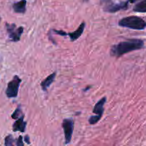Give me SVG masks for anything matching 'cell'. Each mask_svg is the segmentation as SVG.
<instances>
[{
	"instance_id": "ac0fdd59",
	"label": "cell",
	"mask_w": 146,
	"mask_h": 146,
	"mask_svg": "<svg viewBox=\"0 0 146 146\" xmlns=\"http://www.w3.org/2000/svg\"><path fill=\"white\" fill-rule=\"evenodd\" d=\"M24 141H25V142L27 143V144H29H29H30L29 136L28 135H26L25 137H24Z\"/></svg>"
},
{
	"instance_id": "5bb4252c",
	"label": "cell",
	"mask_w": 146,
	"mask_h": 146,
	"mask_svg": "<svg viewBox=\"0 0 146 146\" xmlns=\"http://www.w3.org/2000/svg\"><path fill=\"white\" fill-rule=\"evenodd\" d=\"M23 113H22V111H21V108L19 106L18 108L14 111V112L12 113V115H11V118H12L13 119H18V118H19V117H21Z\"/></svg>"
},
{
	"instance_id": "4fadbf2b",
	"label": "cell",
	"mask_w": 146,
	"mask_h": 146,
	"mask_svg": "<svg viewBox=\"0 0 146 146\" xmlns=\"http://www.w3.org/2000/svg\"><path fill=\"white\" fill-rule=\"evenodd\" d=\"M101 119V117L98 116L97 115H92L90 117L88 120V122L90 125H94V124L97 123L100 121V120Z\"/></svg>"
},
{
	"instance_id": "6da1fadb",
	"label": "cell",
	"mask_w": 146,
	"mask_h": 146,
	"mask_svg": "<svg viewBox=\"0 0 146 146\" xmlns=\"http://www.w3.org/2000/svg\"><path fill=\"white\" fill-rule=\"evenodd\" d=\"M144 47V41L138 38H130L120 41L115 45L112 46L110 54L111 56L119 57L133 51L140 50Z\"/></svg>"
},
{
	"instance_id": "ffe728a7",
	"label": "cell",
	"mask_w": 146,
	"mask_h": 146,
	"mask_svg": "<svg viewBox=\"0 0 146 146\" xmlns=\"http://www.w3.org/2000/svg\"><path fill=\"white\" fill-rule=\"evenodd\" d=\"M83 1H84V2H88L89 0H83Z\"/></svg>"
},
{
	"instance_id": "9c48e42d",
	"label": "cell",
	"mask_w": 146,
	"mask_h": 146,
	"mask_svg": "<svg viewBox=\"0 0 146 146\" xmlns=\"http://www.w3.org/2000/svg\"><path fill=\"white\" fill-rule=\"evenodd\" d=\"M106 101H107V98L106 97H103L102 98L100 101H98V102L95 104V106H94L93 108L92 112L94 113H95L96 115H97L98 116L101 117L102 116L103 113H104V106L105 104Z\"/></svg>"
},
{
	"instance_id": "2e32d148",
	"label": "cell",
	"mask_w": 146,
	"mask_h": 146,
	"mask_svg": "<svg viewBox=\"0 0 146 146\" xmlns=\"http://www.w3.org/2000/svg\"><path fill=\"white\" fill-rule=\"evenodd\" d=\"M52 31H54V33L55 34H57V35L62 36H67V33L65 32V31H62V30L52 29Z\"/></svg>"
},
{
	"instance_id": "d6986e66",
	"label": "cell",
	"mask_w": 146,
	"mask_h": 146,
	"mask_svg": "<svg viewBox=\"0 0 146 146\" xmlns=\"http://www.w3.org/2000/svg\"><path fill=\"white\" fill-rule=\"evenodd\" d=\"M139 1V0H128L129 2H130V3H132V4H133V3L136 2V1Z\"/></svg>"
},
{
	"instance_id": "7a4b0ae2",
	"label": "cell",
	"mask_w": 146,
	"mask_h": 146,
	"mask_svg": "<svg viewBox=\"0 0 146 146\" xmlns=\"http://www.w3.org/2000/svg\"><path fill=\"white\" fill-rule=\"evenodd\" d=\"M118 25L133 30H144L146 28V21L137 16H130L121 19Z\"/></svg>"
},
{
	"instance_id": "ba28073f",
	"label": "cell",
	"mask_w": 146,
	"mask_h": 146,
	"mask_svg": "<svg viewBox=\"0 0 146 146\" xmlns=\"http://www.w3.org/2000/svg\"><path fill=\"white\" fill-rule=\"evenodd\" d=\"M85 22H82L81 24H80V25L79 26L78 28H77L75 31H73V32L72 33H67V35L70 36V41H75L76 40H77L80 36H81L82 34H83L84 28H85Z\"/></svg>"
},
{
	"instance_id": "9a60e30c",
	"label": "cell",
	"mask_w": 146,
	"mask_h": 146,
	"mask_svg": "<svg viewBox=\"0 0 146 146\" xmlns=\"http://www.w3.org/2000/svg\"><path fill=\"white\" fill-rule=\"evenodd\" d=\"M14 139L11 135H7L5 138V141H4V145L6 146H12L14 145Z\"/></svg>"
},
{
	"instance_id": "52a82bcc",
	"label": "cell",
	"mask_w": 146,
	"mask_h": 146,
	"mask_svg": "<svg viewBox=\"0 0 146 146\" xmlns=\"http://www.w3.org/2000/svg\"><path fill=\"white\" fill-rule=\"evenodd\" d=\"M24 115H22L12 125L14 132H17V131H19V132L21 133L25 132L26 127H27V122L24 121Z\"/></svg>"
},
{
	"instance_id": "8fae6325",
	"label": "cell",
	"mask_w": 146,
	"mask_h": 146,
	"mask_svg": "<svg viewBox=\"0 0 146 146\" xmlns=\"http://www.w3.org/2000/svg\"><path fill=\"white\" fill-rule=\"evenodd\" d=\"M26 6H27V0H21V1L14 3L12 7L14 12L17 14H24L27 9Z\"/></svg>"
},
{
	"instance_id": "e0dca14e",
	"label": "cell",
	"mask_w": 146,
	"mask_h": 146,
	"mask_svg": "<svg viewBox=\"0 0 146 146\" xmlns=\"http://www.w3.org/2000/svg\"><path fill=\"white\" fill-rule=\"evenodd\" d=\"M16 145L17 146H24V142H23V138L21 135H20L18 138L17 141H16Z\"/></svg>"
},
{
	"instance_id": "5b68a950",
	"label": "cell",
	"mask_w": 146,
	"mask_h": 146,
	"mask_svg": "<svg viewBox=\"0 0 146 146\" xmlns=\"http://www.w3.org/2000/svg\"><path fill=\"white\" fill-rule=\"evenodd\" d=\"M6 29L9 34V37L11 41L17 42L19 41L21 34L24 31V27H17L15 24H6Z\"/></svg>"
},
{
	"instance_id": "277c9868",
	"label": "cell",
	"mask_w": 146,
	"mask_h": 146,
	"mask_svg": "<svg viewBox=\"0 0 146 146\" xmlns=\"http://www.w3.org/2000/svg\"><path fill=\"white\" fill-rule=\"evenodd\" d=\"M21 82V79L18 76H14L13 79L9 82L6 90V95L8 98H16L17 96Z\"/></svg>"
},
{
	"instance_id": "7c38bea8",
	"label": "cell",
	"mask_w": 146,
	"mask_h": 146,
	"mask_svg": "<svg viewBox=\"0 0 146 146\" xmlns=\"http://www.w3.org/2000/svg\"><path fill=\"white\" fill-rule=\"evenodd\" d=\"M133 11L138 13H146V0H142L133 7Z\"/></svg>"
},
{
	"instance_id": "8992f818",
	"label": "cell",
	"mask_w": 146,
	"mask_h": 146,
	"mask_svg": "<svg viewBox=\"0 0 146 146\" xmlns=\"http://www.w3.org/2000/svg\"><path fill=\"white\" fill-rule=\"evenodd\" d=\"M74 125V121L72 118H65V119L63 120L62 127L63 131H64V139H65L64 144L65 145H67L71 142Z\"/></svg>"
},
{
	"instance_id": "30bf717a",
	"label": "cell",
	"mask_w": 146,
	"mask_h": 146,
	"mask_svg": "<svg viewBox=\"0 0 146 146\" xmlns=\"http://www.w3.org/2000/svg\"><path fill=\"white\" fill-rule=\"evenodd\" d=\"M56 75H57V73H52V74H51L50 75H49L45 79L43 80V81H42L41 84H40V86H41L43 91H46L47 90V88L52 85V84L54 82V79H55Z\"/></svg>"
},
{
	"instance_id": "44dd1931",
	"label": "cell",
	"mask_w": 146,
	"mask_h": 146,
	"mask_svg": "<svg viewBox=\"0 0 146 146\" xmlns=\"http://www.w3.org/2000/svg\"><path fill=\"white\" fill-rule=\"evenodd\" d=\"M0 21H1V17H0Z\"/></svg>"
},
{
	"instance_id": "3957f363",
	"label": "cell",
	"mask_w": 146,
	"mask_h": 146,
	"mask_svg": "<svg viewBox=\"0 0 146 146\" xmlns=\"http://www.w3.org/2000/svg\"><path fill=\"white\" fill-rule=\"evenodd\" d=\"M128 1L115 3L112 0H101V4H104L103 11L107 13H115L120 10H126L128 8Z\"/></svg>"
}]
</instances>
